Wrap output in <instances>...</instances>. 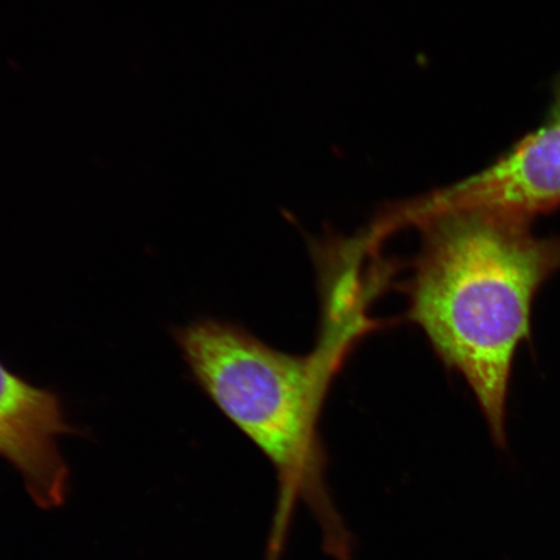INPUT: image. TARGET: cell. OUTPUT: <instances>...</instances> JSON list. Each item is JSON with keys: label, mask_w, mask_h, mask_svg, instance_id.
Returning <instances> with one entry per match:
<instances>
[{"label": "cell", "mask_w": 560, "mask_h": 560, "mask_svg": "<svg viewBox=\"0 0 560 560\" xmlns=\"http://www.w3.org/2000/svg\"><path fill=\"white\" fill-rule=\"evenodd\" d=\"M173 336L196 383L275 467L278 494L264 560H282L299 503L317 522L326 555L352 560L353 536L328 492L317 433L324 363L278 352L213 318L174 328Z\"/></svg>", "instance_id": "cell-2"}, {"label": "cell", "mask_w": 560, "mask_h": 560, "mask_svg": "<svg viewBox=\"0 0 560 560\" xmlns=\"http://www.w3.org/2000/svg\"><path fill=\"white\" fill-rule=\"evenodd\" d=\"M408 213L424 233L409 284V318L441 361L465 377L494 443L506 447L514 357L532 340L537 292L560 271V236L537 237L530 220L510 214L419 206Z\"/></svg>", "instance_id": "cell-1"}, {"label": "cell", "mask_w": 560, "mask_h": 560, "mask_svg": "<svg viewBox=\"0 0 560 560\" xmlns=\"http://www.w3.org/2000/svg\"><path fill=\"white\" fill-rule=\"evenodd\" d=\"M77 432L56 392L35 387L0 361V457L21 475L40 509L66 503L69 467L58 441Z\"/></svg>", "instance_id": "cell-3"}, {"label": "cell", "mask_w": 560, "mask_h": 560, "mask_svg": "<svg viewBox=\"0 0 560 560\" xmlns=\"http://www.w3.org/2000/svg\"><path fill=\"white\" fill-rule=\"evenodd\" d=\"M559 107H560V105H559Z\"/></svg>", "instance_id": "cell-5"}, {"label": "cell", "mask_w": 560, "mask_h": 560, "mask_svg": "<svg viewBox=\"0 0 560 560\" xmlns=\"http://www.w3.org/2000/svg\"><path fill=\"white\" fill-rule=\"evenodd\" d=\"M432 212H488L534 221L560 207V107L550 125L525 138L485 172L420 202Z\"/></svg>", "instance_id": "cell-4"}]
</instances>
